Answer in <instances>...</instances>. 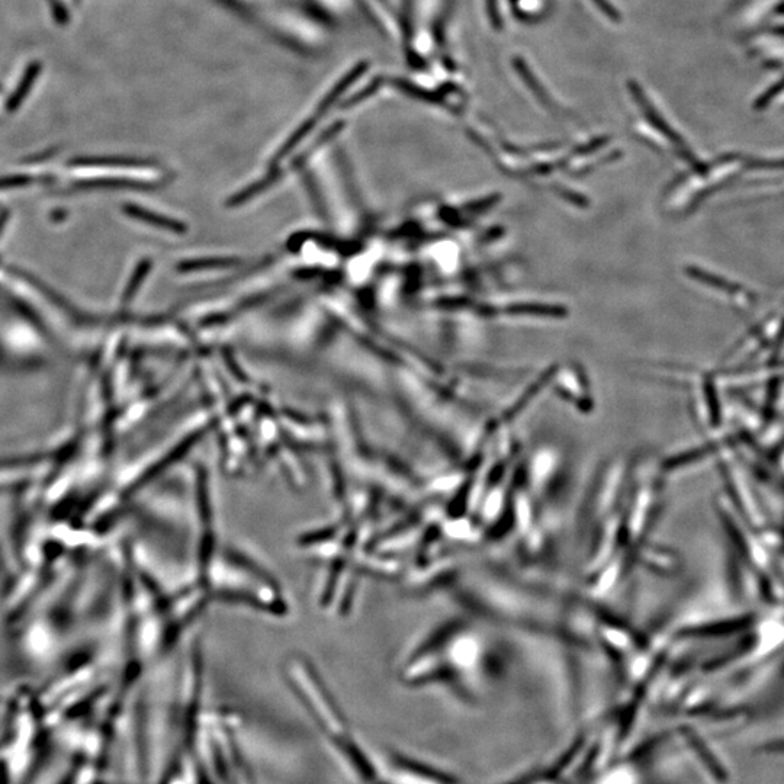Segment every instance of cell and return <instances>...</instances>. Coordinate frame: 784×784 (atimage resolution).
I'll return each instance as SVG.
<instances>
[{
  "label": "cell",
  "instance_id": "4",
  "mask_svg": "<svg viewBox=\"0 0 784 784\" xmlns=\"http://www.w3.org/2000/svg\"><path fill=\"white\" fill-rule=\"evenodd\" d=\"M488 11H490L491 19H493L494 24H500V18H498L497 12V0H488Z\"/></svg>",
  "mask_w": 784,
  "mask_h": 784
},
{
  "label": "cell",
  "instance_id": "1",
  "mask_svg": "<svg viewBox=\"0 0 784 784\" xmlns=\"http://www.w3.org/2000/svg\"><path fill=\"white\" fill-rule=\"evenodd\" d=\"M41 72H43V64H41L40 61H32L30 66L27 67V70H25L21 82L18 83L15 91L9 96L8 102H6L5 105L6 111L14 112L21 106L22 102L27 98L28 93L31 92L32 86L35 85V80L38 79Z\"/></svg>",
  "mask_w": 784,
  "mask_h": 784
},
{
  "label": "cell",
  "instance_id": "3",
  "mask_svg": "<svg viewBox=\"0 0 784 784\" xmlns=\"http://www.w3.org/2000/svg\"><path fill=\"white\" fill-rule=\"evenodd\" d=\"M600 9H602L603 14L609 16L610 19H615V21H619L620 15L619 12L613 8L612 3L607 2V0H593Z\"/></svg>",
  "mask_w": 784,
  "mask_h": 784
},
{
  "label": "cell",
  "instance_id": "2",
  "mask_svg": "<svg viewBox=\"0 0 784 784\" xmlns=\"http://www.w3.org/2000/svg\"><path fill=\"white\" fill-rule=\"evenodd\" d=\"M131 215L136 218H140V220H146L147 223L153 224V226L162 227V228H169V230H179V224L170 223V220H166V218L160 217V215L151 214V212H147L144 210H138V208H131Z\"/></svg>",
  "mask_w": 784,
  "mask_h": 784
}]
</instances>
